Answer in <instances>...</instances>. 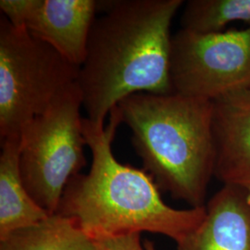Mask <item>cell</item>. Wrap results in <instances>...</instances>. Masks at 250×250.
<instances>
[{"label": "cell", "mask_w": 250, "mask_h": 250, "mask_svg": "<svg viewBox=\"0 0 250 250\" xmlns=\"http://www.w3.org/2000/svg\"><path fill=\"white\" fill-rule=\"evenodd\" d=\"M183 0L98 1L77 84L87 119L97 126L129 96L172 94V19Z\"/></svg>", "instance_id": "obj_1"}, {"label": "cell", "mask_w": 250, "mask_h": 250, "mask_svg": "<svg viewBox=\"0 0 250 250\" xmlns=\"http://www.w3.org/2000/svg\"><path fill=\"white\" fill-rule=\"evenodd\" d=\"M205 207L202 223L177 250H250V188L224 185Z\"/></svg>", "instance_id": "obj_9"}, {"label": "cell", "mask_w": 250, "mask_h": 250, "mask_svg": "<svg viewBox=\"0 0 250 250\" xmlns=\"http://www.w3.org/2000/svg\"><path fill=\"white\" fill-rule=\"evenodd\" d=\"M121 123L117 107L109 113L107 127L83 118L92 165L88 173L70 180L56 214L72 221L93 241L149 232L179 244L202 223L206 207L171 208L146 171L117 161L111 144Z\"/></svg>", "instance_id": "obj_2"}, {"label": "cell", "mask_w": 250, "mask_h": 250, "mask_svg": "<svg viewBox=\"0 0 250 250\" xmlns=\"http://www.w3.org/2000/svg\"><path fill=\"white\" fill-rule=\"evenodd\" d=\"M117 107L143 170L159 189L190 208L206 206L216 161L212 101L137 93Z\"/></svg>", "instance_id": "obj_3"}, {"label": "cell", "mask_w": 250, "mask_h": 250, "mask_svg": "<svg viewBox=\"0 0 250 250\" xmlns=\"http://www.w3.org/2000/svg\"><path fill=\"white\" fill-rule=\"evenodd\" d=\"M170 82L174 94L211 101L250 88V25L214 34L181 29L171 39Z\"/></svg>", "instance_id": "obj_6"}, {"label": "cell", "mask_w": 250, "mask_h": 250, "mask_svg": "<svg viewBox=\"0 0 250 250\" xmlns=\"http://www.w3.org/2000/svg\"><path fill=\"white\" fill-rule=\"evenodd\" d=\"M99 250H146L141 244V233H129L94 241Z\"/></svg>", "instance_id": "obj_13"}, {"label": "cell", "mask_w": 250, "mask_h": 250, "mask_svg": "<svg viewBox=\"0 0 250 250\" xmlns=\"http://www.w3.org/2000/svg\"><path fill=\"white\" fill-rule=\"evenodd\" d=\"M0 250H99L72 221L54 214L0 239Z\"/></svg>", "instance_id": "obj_11"}, {"label": "cell", "mask_w": 250, "mask_h": 250, "mask_svg": "<svg viewBox=\"0 0 250 250\" xmlns=\"http://www.w3.org/2000/svg\"><path fill=\"white\" fill-rule=\"evenodd\" d=\"M237 21L250 25V0H190L185 6L181 25L194 33L214 34Z\"/></svg>", "instance_id": "obj_12"}, {"label": "cell", "mask_w": 250, "mask_h": 250, "mask_svg": "<svg viewBox=\"0 0 250 250\" xmlns=\"http://www.w3.org/2000/svg\"><path fill=\"white\" fill-rule=\"evenodd\" d=\"M144 247H145L146 250H157L155 248V245L152 242L148 241V240H146V243L144 244Z\"/></svg>", "instance_id": "obj_14"}, {"label": "cell", "mask_w": 250, "mask_h": 250, "mask_svg": "<svg viewBox=\"0 0 250 250\" xmlns=\"http://www.w3.org/2000/svg\"><path fill=\"white\" fill-rule=\"evenodd\" d=\"M97 11L95 0H30L21 27L80 68Z\"/></svg>", "instance_id": "obj_7"}, {"label": "cell", "mask_w": 250, "mask_h": 250, "mask_svg": "<svg viewBox=\"0 0 250 250\" xmlns=\"http://www.w3.org/2000/svg\"><path fill=\"white\" fill-rule=\"evenodd\" d=\"M82 106L76 83L21 134L20 168L24 185L50 215L57 213L70 180L86 164Z\"/></svg>", "instance_id": "obj_5"}, {"label": "cell", "mask_w": 250, "mask_h": 250, "mask_svg": "<svg viewBox=\"0 0 250 250\" xmlns=\"http://www.w3.org/2000/svg\"><path fill=\"white\" fill-rule=\"evenodd\" d=\"M79 67L51 45L0 19V137H21L77 83Z\"/></svg>", "instance_id": "obj_4"}, {"label": "cell", "mask_w": 250, "mask_h": 250, "mask_svg": "<svg viewBox=\"0 0 250 250\" xmlns=\"http://www.w3.org/2000/svg\"><path fill=\"white\" fill-rule=\"evenodd\" d=\"M212 130L215 177L250 188V88L212 100Z\"/></svg>", "instance_id": "obj_8"}, {"label": "cell", "mask_w": 250, "mask_h": 250, "mask_svg": "<svg viewBox=\"0 0 250 250\" xmlns=\"http://www.w3.org/2000/svg\"><path fill=\"white\" fill-rule=\"evenodd\" d=\"M0 239L44 221L50 214L36 203L24 185L20 168L21 137L1 141Z\"/></svg>", "instance_id": "obj_10"}]
</instances>
